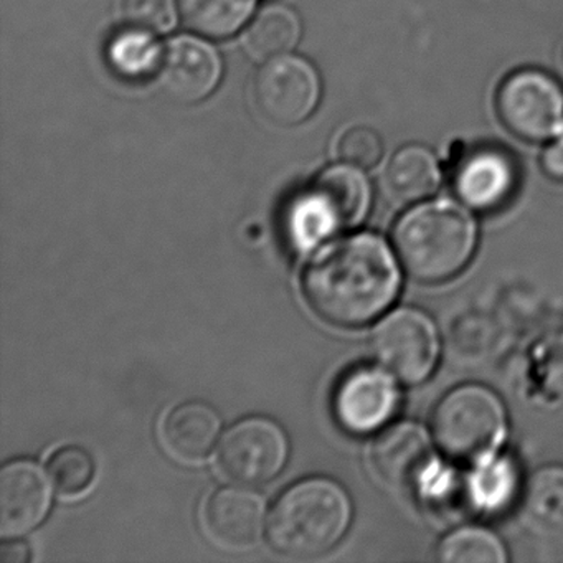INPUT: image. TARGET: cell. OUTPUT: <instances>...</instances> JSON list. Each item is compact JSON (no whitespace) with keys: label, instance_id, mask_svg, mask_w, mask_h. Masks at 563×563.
Instances as JSON below:
<instances>
[{"label":"cell","instance_id":"44dd1931","mask_svg":"<svg viewBox=\"0 0 563 563\" xmlns=\"http://www.w3.org/2000/svg\"><path fill=\"white\" fill-rule=\"evenodd\" d=\"M437 559L441 563H506L509 553L493 530L461 526L440 540Z\"/></svg>","mask_w":563,"mask_h":563},{"label":"cell","instance_id":"d6986e66","mask_svg":"<svg viewBox=\"0 0 563 563\" xmlns=\"http://www.w3.org/2000/svg\"><path fill=\"white\" fill-rule=\"evenodd\" d=\"M301 37L298 15L282 5H273L256 15L243 34L245 54L255 62L273 60L288 55Z\"/></svg>","mask_w":563,"mask_h":563},{"label":"cell","instance_id":"8992f818","mask_svg":"<svg viewBox=\"0 0 563 563\" xmlns=\"http://www.w3.org/2000/svg\"><path fill=\"white\" fill-rule=\"evenodd\" d=\"M372 354L400 384L420 385L433 375L441 354L433 319L418 308L395 309L375 325Z\"/></svg>","mask_w":563,"mask_h":563},{"label":"cell","instance_id":"e0dca14e","mask_svg":"<svg viewBox=\"0 0 563 563\" xmlns=\"http://www.w3.org/2000/svg\"><path fill=\"white\" fill-rule=\"evenodd\" d=\"M220 417L210 405L187 401L174 408L163 424L167 450L183 461H200L209 456L220 434Z\"/></svg>","mask_w":563,"mask_h":563},{"label":"cell","instance_id":"cb8c5ba5","mask_svg":"<svg viewBox=\"0 0 563 563\" xmlns=\"http://www.w3.org/2000/svg\"><path fill=\"white\" fill-rule=\"evenodd\" d=\"M161 51L154 44L153 35L133 31L118 35L110 48L111 64L121 75L141 77L147 71H156Z\"/></svg>","mask_w":563,"mask_h":563},{"label":"cell","instance_id":"4fadbf2b","mask_svg":"<svg viewBox=\"0 0 563 563\" xmlns=\"http://www.w3.org/2000/svg\"><path fill=\"white\" fill-rule=\"evenodd\" d=\"M516 186V163L500 147H473L461 154L454 166V192L461 203L477 212L503 207L512 197Z\"/></svg>","mask_w":563,"mask_h":563},{"label":"cell","instance_id":"9c48e42d","mask_svg":"<svg viewBox=\"0 0 563 563\" xmlns=\"http://www.w3.org/2000/svg\"><path fill=\"white\" fill-rule=\"evenodd\" d=\"M437 451L431 431L417 421H398L387 424L375 438L371 461L388 489L418 497L440 463Z\"/></svg>","mask_w":563,"mask_h":563},{"label":"cell","instance_id":"52a82bcc","mask_svg":"<svg viewBox=\"0 0 563 563\" xmlns=\"http://www.w3.org/2000/svg\"><path fill=\"white\" fill-rule=\"evenodd\" d=\"M496 113L512 136L547 143L563 131V88L539 68H519L500 81Z\"/></svg>","mask_w":563,"mask_h":563},{"label":"cell","instance_id":"9a60e30c","mask_svg":"<svg viewBox=\"0 0 563 563\" xmlns=\"http://www.w3.org/2000/svg\"><path fill=\"white\" fill-rule=\"evenodd\" d=\"M262 497L243 487H222L207 500L203 523L207 532L225 549L255 545L263 529Z\"/></svg>","mask_w":563,"mask_h":563},{"label":"cell","instance_id":"ffe728a7","mask_svg":"<svg viewBox=\"0 0 563 563\" xmlns=\"http://www.w3.org/2000/svg\"><path fill=\"white\" fill-rule=\"evenodd\" d=\"M255 4L256 0H179V11L190 31L223 38L243 27Z\"/></svg>","mask_w":563,"mask_h":563},{"label":"cell","instance_id":"603a6c76","mask_svg":"<svg viewBox=\"0 0 563 563\" xmlns=\"http://www.w3.org/2000/svg\"><path fill=\"white\" fill-rule=\"evenodd\" d=\"M48 474L62 496H80L97 476L93 456L81 446H65L48 461Z\"/></svg>","mask_w":563,"mask_h":563},{"label":"cell","instance_id":"83f0119b","mask_svg":"<svg viewBox=\"0 0 563 563\" xmlns=\"http://www.w3.org/2000/svg\"><path fill=\"white\" fill-rule=\"evenodd\" d=\"M31 560V549L22 540H9L0 545V563H25Z\"/></svg>","mask_w":563,"mask_h":563},{"label":"cell","instance_id":"5b68a950","mask_svg":"<svg viewBox=\"0 0 563 563\" xmlns=\"http://www.w3.org/2000/svg\"><path fill=\"white\" fill-rule=\"evenodd\" d=\"M371 203L372 187L364 169L345 163L328 167L316 177L308 200L296 213V236L309 246L334 230L358 225Z\"/></svg>","mask_w":563,"mask_h":563},{"label":"cell","instance_id":"d4e9b609","mask_svg":"<svg viewBox=\"0 0 563 563\" xmlns=\"http://www.w3.org/2000/svg\"><path fill=\"white\" fill-rule=\"evenodd\" d=\"M121 18L133 31L167 34L176 25V0H121Z\"/></svg>","mask_w":563,"mask_h":563},{"label":"cell","instance_id":"2e32d148","mask_svg":"<svg viewBox=\"0 0 563 563\" xmlns=\"http://www.w3.org/2000/svg\"><path fill=\"white\" fill-rule=\"evenodd\" d=\"M443 173L433 151L423 144H407L395 151L385 166L384 184L394 202L415 206L433 197Z\"/></svg>","mask_w":563,"mask_h":563},{"label":"cell","instance_id":"3957f363","mask_svg":"<svg viewBox=\"0 0 563 563\" xmlns=\"http://www.w3.org/2000/svg\"><path fill=\"white\" fill-rule=\"evenodd\" d=\"M351 517L347 493L334 481L312 477L289 487L273 504L266 540L286 559H314L338 545Z\"/></svg>","mask_w":563,"mask_h":563},{"label":"cell","instance_id":"30bf717a","mask_svg":"<svg viewBox=\"0 0 563 563\" xmlns=\"http://www.w3.org/2000/svg\"><path fill=\"white\" fill-rule=\"evenodd\" d=\"M288 457L285 431L268 418L253 417L227 431L220 443V470L240 484H262L278 476Z\"/></svg>","mask_w":563,"mask_h":563},{"label":"cell","instance_id":"8fae6325","mask_svg":"<svg viewBox=\"0 0 563 563\" xmlns=\"http://www.w3.org/2000/svg\"><path fill=\"white\" fill-rule=\"evenodd\" d=\"M400 382L384 367L351 368L335 387L334 415L349 433L371 434L384 430L398 411Z\"/></svg>","mask_w":563,"mask_h":563},{"label":"cell","instance_id":"7c38bea8","mask_svg":"<svg viewBox=\"0 0 563 563\" xmlns=\"http://www.w3.org/2000/svg\"><path fill=\"white\" fill-rule=\"evenodd\" d=\"M222 78V60L212 45L196 37H176L161 51L156 67L159 90L179 103L209 97Z\"/></svg>","mask_w":563,"mask_h":563},{"label":"cell","instance_id":"ba28073f","mask_svg":"<svg viewBox=\"0 0 563 563\" xmlns=\"http://www.w3.org/2000/svg\"><path fill=\"white\" fill-rule=\"evenodd\" d=\"M321 97V81L305 58L283 55L265 62L253 80V103L275 126L289 128L311 117Z\"/></svg>","mask_w":563,"mask_h":563},{"label":"cell","instance_id":"7402d4cb","mask_svg":"<svg viewBox=\"0 0 563 563\" xmlns=\"http://www.w3.org/2000/svg\"><path fill=\"white\" fill-rule=\"evenodd\" d=\"M523 506L540 526L563 530V464H547L529 477Z\"/></svg>","mask_w":563,"mask_h":563},{"label":"cell","instance_id":"5bb4252c","mask_svg":"<svg viewBox=\"0 0 563 563\" xmlns=\"http://www.w3.org/2000/svg\"><path fill=\"white\" fill-rule=\"evenodd\" d=\"M51 486L32 461H12L0 473V533L21 537L41 526L51 509Z\"/></svg>","mask_w":563,"mask_h":563},{"label":"cell","instance_id":"ac0fdd59","mask_svg":"<svg viewBox=\"0 0 563 563\" xmlns=\"http://www.w3.org/2000/svg\"><path fill=\"white\" fill-rule=\"evenodd\" d=\"M466 500L477 512L494 516L504 512L516 499L519 471L512 457L494 453L471 464L464 479Z\"/></svg>","mask_w":563,"mask_h":563},{"label":"cell","instance_id":"277c9868","mask_svg":"<svg viewBox=\"0 0 563 563\" xmlns=\"http://www.w3.org/2000/svg\"><path fill=\"white\" fill-rule=\"evenodd\" d=\"M438 453L453 463H477L499 453L507 437V411L496 391L479 384L451 388L431 415Z\"/></svg>","mask_w":563,"mask_h":563},{"label":"cell","instance_id":"6da1fadb","mask_svg":"<svg viewBox=\"0 0 563 563\" xmlns=\"http://www.w3.org/2000/svg\"><path fill=\"white\" fill-rule=\"evenodd\" d=\"M397 253L374 233H355L322 249L306 266L302 291L318 318L361 328L384 316L400 292Z\"/></svg>","mask_w":563,"mask_h":563},{"label":"cell","instance_id":"484cf974","mask_svg":"<svg viewBox=\"0 0 563 563\" xmlns=\"http://www.w3.org/2000/svg\"><path fill=\"white\" fill-rule=\"evenodd\" d=\"M384 153V137L374 128L368 126L349 128L338 144L339 157L358 169H372L377 166Z\"/></svg>","mask_w":563,"mask_h":563},{"label":"cell","instance_id":"7a4b0ae2","mask_svg":"<svg viewBox=\"0 0 563 563\" xmlns=\"http://www.w3.org/2000/svg\"><path fill=\"white\" fill-rule=\"evenodd\" d=\"M464 203L424 200L394 227V250L404 272L424 285L460 275L477 249V223Z\"/></svg>","mask_w":563,"mask_h":563},{"label":"cell","instance_id":"4316f807","mask_svg":"<svg viewBox=\"0 0 563 563\" xmlns=\"http://www.w3.org/2000/svg\"><path fill=\"white\" fill-rule=\"evenodd\" d=\"M540 169L549 179L563 183V131L543 144Z\"/></svg>","mask_w":563,"mask_h":563},{"label":"cell","instance_id":"f1b7e54d","mask_svg":"<svg viewBox=\"0 0 563 563\" xmlns=\"http://www.w3.org/2000/svg\"><path fill=\"white\" fill-rule=\"evenodd\" d=\"M562 57H563V52H562Z\"/></svg>","mask_w":563,"mask_h":563}]
</instances>
